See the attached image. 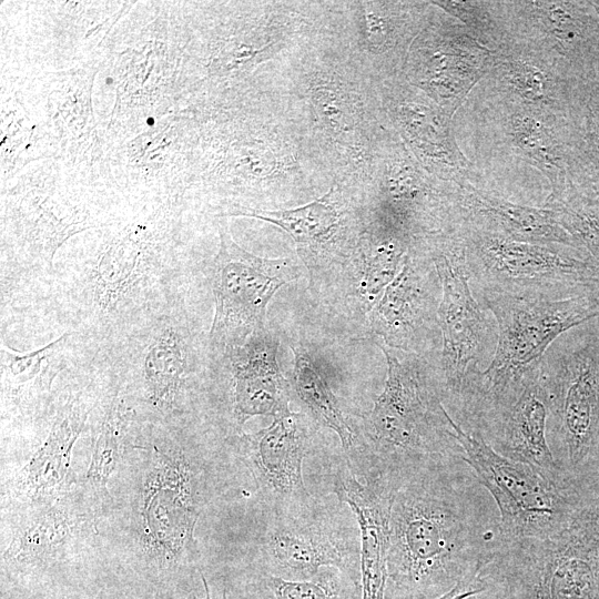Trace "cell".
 <instances>
[{
    "label": "cell",
    "mask_w": 599,
    "mask_h": 599,
    "mask_svg": "<svg viewBox=\"0 0 599 599\" xmlns=\"http://www.w3.org/2000/svg\"><path fill=\"white\" fill-rule=\"evenodd\" d=\"M383 351L387 375L366 420L364 476H382L397 486L437 463L463 459L440 390L429 387L418 366L403 362L393 348Z\"/></svg>",
    "instance_id": "obj_4"
},
{
    "label": "cell",
    "mask_w": 599,
    "mask_h": 599,
    "mask_svg": "<svg viewBox=\"0 0 599 599\" xmlns=\"http://www.w3.org/2000/svg\"><path fill=\"white\" fill-rule=\"evenodd\" d=\"M65 518L57 511H48L37 520L12 544L6 554L10 561H29L50 548L57 547L68 535Z\"/></svg>",
    "instance_id": "obj_29"
},
{
    "label": "cell",
    "mask_w": 599,
    "mask_h": 599,
    "mask_svg": "<svg viewBox=\"0 0 599 599\" xmlns=\"http://www.w3.org/2000/svg\"><path fill=\"white\" fill-rule=\"evenodd\" d=\"M591 7L596 10L598 17H599V1H591L589 2Z\"/></svg>",
    "instance_id": "obj_34"
},
{
    "label": "cell",
    "mask_w": 599,
    "mask_h": 599,
    "mask_svg": "<svg viewBox=\"0 0 599 599\" xmlns=\"http://www.w3.org/2000/svg\"><path fill=\"white\" fill-rule=\"evenodd\" d=\"M333 193L334 189H331L322 197L291 210L252 212L242 215L277 225L297 244L321 242L335 231L339 222V214L331 199Z\"/></svg>",
    "instance_id": "obj_26"
},
{
    "label": "cell",
    "mask_w": 599,
    "mask_h": 599,
    "mask_svg": "<svg viewBox=\"0 0 599 599\" xmlns=\"http://www.w3.org/2000/svg\"><path fill=\"white\" fill-rule=\"evenodd\" d=\"M430 257L438 273L441 297L438 324L441 337V390L459 398L464 389L489 363L497 343L486 308L477 302L470 287L465 248L457 225L437 234Z\"/></svg>",
    "instance_id": "obj_8"
},
{
    "label": "cell",
    "mask_w": 599,
    "mask_h": 599,
    "mask_svg": "<svg viewBox=\"0 0 599 599\" xmlns=\"http://www.w3.org/2000/svg\"><path fill=\"white\" fill-rule=\"evenodd\" d=\"M202 341L183 293L92 347L112 388L164 418L183 410L202 363Z\"/></svg>",
    "instance_id": "obj_3"
},
{
    "label": "cell",
    "mask_w": 599,
    "mask_h": 599,
    "mask_svg": "<svg viewBox=\"0 0 599 599\" xmlns=\"http://www.w3.org/2000/svg\"><path fill=\"white\" fill-rule=\"evenodd\" d=\"M485 591V587L480 578L477 576L471 579L464 580L456 585L448 592L436 597L427 598L420 596L399 595L389 591H385V599H468L481 595Z\"/></svg>",
    "instance_id": "obj_30"
},
{
    "label": "cell",
    "mask_w": 599,
    "mask_h": 599,
    "mask_svg": "<svg viewBox=\"0 0 599 599\" xmlns=\"http://www.w3.org/2000/svg\"><path fill=\"white\" fill-rule=\"evenodd\" d=\"M495 55L490 73L506 99L557 115L562 102L558 57L515 39H508Z\"/></svg>",
    "instance_id": "obj_19"
},
{
    "label": "cell",
    "mask_w": 599,
    "mask_h": 599,
    "mask_svg": "<svg viewBox=\"0 0 599 599\" xmlns=\"http://www.w3.org/2000/svg\"><path fill=\"white\" fill-rule=\"evenodd\" d=\"M408 250L405 236L394 231H387L384 236L369 245L363 256L357 285L358 295L367 311L373 309L397 276Z\"/></svg>",
    "instance_id": "obj_25"
},
{
    "label": "cell",
    "mask_w": 599,
    "mask_h": 599,
    "mask_svg": "<svg viewBox=\"0 0 599 599\" xmlns=\"http://www.w3.org/2000/svg\"><path fill=\"white\" fill-rule=\"evenodd\" d=\"M369 37L375 45H382L388 37V24L385 19L374 12L367 13Z\"/></svg>",
    "instance_id": "obj_31"
},
{
    "label": "cell",
    "mask_w": 599,
    "mask_h": 599,
    "mask_svg": "<svg viewBox=\"0 0 599 599\" xmlns=\"http://www.w3.org/2000/svg\"><path fill=\"white\" fill-rule=\"evenodd\" d=\"M277 341L265 331L243 345L213 354L225 361L231 375L233 416L242 426L254 416L288 410V382L276 358Z\"/></svg>",
    "instance_id": "obj_16"
},
{
    "label": "cell",
    "mask_w": 599,
    "mask_h": 599,
    "mask_svg": "<svg viewBox=\"0 0 599 599\" xmlns=\"http://www.w3.org/2000/svg\"><path fill=\"white\" fill-rule=\"evenodd\" d=\"M458 217L501 236L528 243L561 244L581 250L548 207L511 202L466 184L458 187Z\"/></svg>",
    "instance_id": "obj_17"
},
{
    "label": "cell",
    "mask_w": 599,
    "mask_h": 599,
    "mask_svg": "<svg viewBox=\"0 0 599 599\" xmlns=\"http://www.w3.org/2000/svg\"><path fill=\"white\" fill-rule=\"evenodd\" d=\"M333 484L358 526L361 599H385L390 508L398 487L380 476L359 481L348 460L337 467Z\"/></svg>",
    "instance_id": "obj_14"
},
{
    "label": "cell",
    "mask_w": 599,
    "mask_h": 599,
    "mask_svg": "<svg viewBox=\"0 0 599 599\" xmlns=\"http://www.w3.org/2000/svg\"><path fill=\"white\" fill-rule=\"evenodd\" d=\"M549 399L541 370L527 383L495 428L490 445L500 455L535 466L551 476L569 475L560 467L549 447Z\"/></svg>",
    "instance_id": "obj_18"
},
{
    "label": "cell",
    "mask_w": 599,
    "mask_h": 599,
    "mask_svg": "<svg viewBox=\"0 0 599 599\" xmlns=\"http://www.w3.org/2000/svg\"><path fill=\"white\" fill-rule=\"evenodd\" d=\"M293 383L297 396L318 423L337 434L343 448L352 456L355 434L326 378L305 351L293 347Z\"/></svg>",
    "instance_id": "obj_22"
},
{
    "label": "cell",
    "mask_w": 599,
    "mask_h": 599,
    "mask_svg": "<svg viewBox=\"0 0 599 599\" xmlns=\"http://www.w3.org/2000/svg\"><path fill=\"white\" fill-rule=\"evenodd\" d=\"M309 443L301 415L291 409L273 417L268 427L238 438L241 459L271 515L295 514L317 504L303 478Z\"/></svg>",
    "instance_id": "obj_12"
},
{
    "label": "cell",
    "mask_w": 599,
    "mask_h": 599,
    "mask_svg": "<svg viewBox=\"0 0 599 599\" xmlns=\"http://www.w3.org/2000/svg\"><path fill=\"white\" fill-rule=\"evenodd\" d=\"M544 206L556 213L561 226L599 265V202L571 196L565 189L558 196H548Z\"/></svg>",
    "instance_id": "obj_27"
},
{
    "label": "cell",
    "mask_w": 599,
    "mask_h": 599,
    "mask_svg": "<svg viewBox=\"0 0 599 599\" xmlns=\"http://www.w3.org/2000/svg\"><path fill=\"white\" fill-rule=\"evenodd\" d=\"M448 422L463 448V460L496 502L502 541L544 538L559 532L599 486V483H585L570 475L551 476L529 464L509 459L481 435L464 429L449 413Z\"/></svg>",
    "instance_id": "obj_6"
},
{
    "label": "cell",
    "mask_w": 599,
    "mask_h": 599,
    "mask_svg": "<svg viewBox=\"0 0 599 599\" xmlns=\"http://www.w3.org/2000/svg\"><path fill=\"white\" fill-rule=\"evenodd\" d=\"M478 577L488 599H599V487L559 532L501 540Z\"/></svg>",
    "instance_id": "obj_5"
},
{
    "label": "cell",
    "mask_w": 599,
    "mask_h": 599,
    "mask_svg": "<svg viewBox=\"0 0 599 599\" xmlns=\"http://www.w3.org/2000/svg\"><path fill=\"white\" fill-rule=\"evenodd\" d=\"M542 379L558 439L560 467L585 483H599V339L564 355Z\"/></svg>",
    "instance_id": "obj_10"
},
{
    "label": "cell",
    "mask_w": 599,
    "mask_h": 599,
    "mask_svg": "<svg viewBox=\"0 0 599 599\" xmlns=\"http://www.w3.org/2000/svg\"><path fill=\"white\" fill-rule=\"evenodd\" d=\"M258 572L306 580L335 567L361 580L359 545L355 531L317 502L313 508L271 515L261 540Z\"/></svg>",
    "instance_id": "obj_11"
},
{
    "label": "cell",
    "mask_w": 599,
    "mask_h": 599,
    "mask_svg": "<svg viewBox=\"0 0 599 599\" xmlns=\"http://www.w3.org/2000/svg\"><path fill=\"white\" fill-rule=\"evenodd\" d=\"M457 229L480 293L549 301L599 296V265L579 248L515 241L463 220Z\"/></svg>",
    "instance_id": "obj_7"
},
{
    "label": "cell",
    "mask_w": 599,
    "mask_h": 599,
    "mask_svg": "<svg viewBox=\"0 0 599 599\" xmlns=\"http://www.w3.org/2000/svg\"><path fill=\"white\" fill-rule=\"evenodd\" d=\"M250 599H361V580L335 567L306 580H287L257 572L247 588Z\"/></svg>",
    "instance_id": "obj_23"
},
{
    "label": "cell",
    "mask_w": 599,
    "mask_h": 599,
    "mask_svg": "<svg viewBox=\"0 0 599 599\" xmlns=\"http://www.w3.org/2000/svg\"><path fill=\"white\" fill-rule=\"evenodd\" d=\"M440 297V280L430 255L423 263L408 250L399 273L369 312L370 326L387 347L414 352L439 329Z\"/></svg>",
    "instance_id": "obj_13"
},
{
    "label": "cell",
    "mask_w": 599,
    "mask_h": 599,
    "mask_svg": "<svg viewBox=\"0 0 599 599\" xmlns=\"http://www.w3.org/2000/svg\"><path fill=\"white\" fill-rule=\"evenodd\" d=\"M106 388L100 402L94 446L88 477L92 485L103 490L120 458L124 438L135 419V412L112 387Z\"/></svg>",
    "instance_id": "obj_24"
},
{
    "label": "cell",
    "mask_w": 599,
    "mask_h": 599,
    "mask_svg": "<svg viewBox=\"0 0 599 599\" xmlns=\"http://www.w3.org/2000/svg\"><path fill=\"white\" fill-rule=\"evenodd\" d=\"M557 115L505 98L504 133L507 142L549 181L550 197L566 189V152L558 135Z\"/></svg>",
    "instance_id": "obj_21"
},
{
    "label": "cell",
    "mask_w": 599,
    "mask_h": 599,
    "mask_svg": "<svg viewBox=\"0 0 599 599\" xmlns=\"http://www.w3.org/2000/svg\"><path fill=\"white\" fill-rule=\"evenodd\" d=\"M495 61V51L459 22L432 55L429 75L423 83L451 118L474 85L490 73Z\"/></svg>",
    "instance_id": "obj_20"
},
{
    "label": "cell",
    "mask_w": 599,
    "mask_h": 599,
    "mask_svg": "<svg viewBox=\"0 0 599 599\" xmlns=\"http://www.w3.org/2000/svg\"><path fill=\"white\" fill-rule=\"evenodd\" d=\"M84 337L68 331L35 349L21 352L0 336L2 405L35 413L49 404L53 384L89 351Z\"/></svg>",
    "instance_id": "obj_15"
},
{
    "label": "cell",
    "mask_w": 599,
    "mask_h": 599,
    "mask_svg": "<svg viewBox=\"0 0 599 599\" xmlns=\"http://www.w3.org/2000/svg\"><path fill=\"white\" fill-rule=\"evenodd\" d=\"M459 21L481 44L497 51L506 39L500 1H432Z\"/></svg>",
    "instance_id": "obj_28"
},
{
    "label": "cell",
    "mask_w": 599,
    "mask_h": 599,
    "mask_svg": "<svg viewBox=\"0 0 599 599\" xmlns=\"http://www.w3.org/2000/svg\"><path fill=\"white\" fill-rule=\"evenodd\" d=\"M496 321L494 356L458 398L470 433L491 436L527 383L542 369L549 345L562 333L599 315V296L537 300L481 292Z\"/></svg>",
    "instance_id": "obj_2"
},
{
    "label": "cell",
    "mask_w": 599,
    "mask_h": 599,
    "mask_svg": "<svg viewBox=\"0 0 599 599\" xmlns=\"http://www.w3.org/2000/svg\"><path fill=\"white\" fill-rule=\"evenodd\" d=\"M210 272L215 307L209 331L213 354L241 346L264 332L270 301L298 276L290 258H264L240 247L225 223L220 226V246Z\"/></svg>",
    "instance_id": "obj_9"
},
{
    "label": "cell",
    "mask_w": 599,
    "mask_h": 599,
    "mask_svg": "<svg viewBox=\"0 0 599 599\" xmlns=\"http://www.w3.org/2000/svg\"><path fill=\"white\" fill-rule=\"evenodd\" d=\"M587 140L599 160V123H596L592 120L588 123Z\"/></svg>",
    "instance_id": "obj_32"
},
{
    "label": "cell",
    "mask_w": 599,
    "mask_h": 599,
    "mask_svg": "<svg viewBox=\"0 0 599 599\" xmlns=\"http://www.w3.org/2000/svg\"><path fill=\"white\" fill-rule=\"evenodd\" d=\"M201 580H202L203 588H204V596L203 597H199V596H195V595H190V596H187L185 598H177V599H213L212 596H211L209 583H207V581H206V579H205V577L203 576L202 572H201ZM221 599H227L226 590L223 591V595H222Z\"/></svg>",
    "instance_id": "obj_33"
},
{
    "label": "cell",
    "mask_w": 599,
    "mask_h": 599,
    "mask_svg": "<svg viewBox=\"0 0 599 599\" xmlns=\"http://www.w3.org/2000/svg\"><path fill=\"white\" fill-rule=\"evenodd\" d=\"M480 486L461 458L432 465L398 486L386 591L436 598L478 576L501 541L499 516Z\"/></svg>",
    "instance_id": "obj_1"
}]
</instances>
